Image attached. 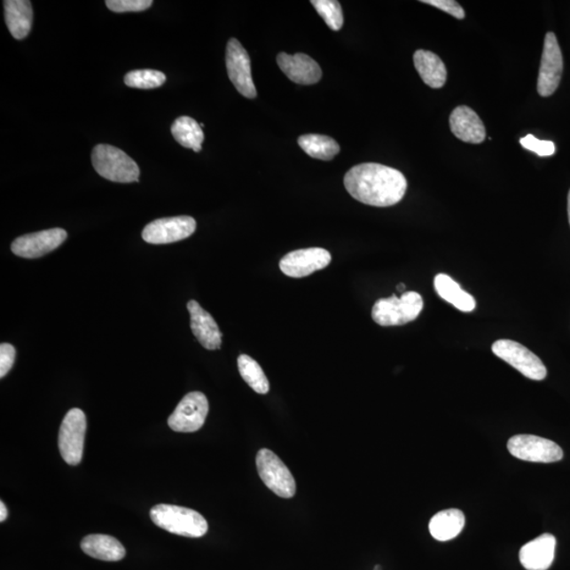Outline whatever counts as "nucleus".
<instances>
[{
  "label": "nucleus",
  "mask_w": 570,
  "mask_h": 570,
  "mask_svg": "<svg viewBox=\"0 0 570 570\" xmlns=\"http://www.w3.org/2000/svg\"><path fill=\"white\" fill-rule=\"evenodd\" d=\"M277 63L282 72L296 84L314 85L323 76V71L316 60L304 53L289 55L281 52L277 57Z\"/></svg>",
  "instance_id": "nucleus-15"
},
{
  "label": "nucleus",
  "mask_w": 570,
  "mask_h": 570,
  "mask_svg": "<svg viewBox=\"0 0 570 570\" xmlns=\"http://www.w3.org/2000/svg\"><path fill=\"white\" fill-rule=\"evenodd\" d=\"M563 74V57L555 33L548 32L545 36L543 55L538 80V92L541 97L552 96L560 85Z\"/></svg>",
  "instance_id": "nucleus-11"
},
{
  "label": "nucleus",
  "mask_w": 570,
  "mask_h": 570,
  "mask_svg": "<svg viewBox=\"0 0 570 570\" xmlns=\"http://www.w3.org/2000/svg\"><path fill=\"white\" fill-rule=\"evenodd\" d=\"M343 182L355 200L376 207L395 206L405 197L408 186L400 170L378 163L354 166Z\"/></svg>",
  "instance_id": "nucleus-1"
},
{
  "label": "nucleus",
  "mask_w": 570,
  "mask_h": 570,
  "mask_svg": "<svg viewBox=\"0 0 570 570\" xmlns=\"http://www.w3.org/2000/svg\"><path fill=\"white\" fill-rule=\"evenodd\" d=\"M331 260V254L324 248L311 247L285 254L279 267L282 273L292 278H303L328 267Z\"/></svg>",
  "instance_id": "nucleus-13"
},
{
  "label": "nucleus",
  "mask_w": 570,
  "mask_h": 570,
  "mask_svg": "<svg viewBox=\"0 0 570 570\" xmlns=\"http://www.w3.org/2000/svg\"><path fill=\"white\" fill-rule=\"evenodd\" d=\"M299 146L309 157L330 160L340 152V144L334 138L321 135H304L298 138Z\"/></svg>",
  "instance_id": "nucleus-25"
},
{
  "label": "nucleus",
  "mask_w": 570,
  "mask_h": 570,
  "mask_svg": "<svg viewBox=\"0 0 570 570\" xmlns=\"http://www.w3.org/2000/svg\"><path fill=\"white\" fill-rule=\"evenodd\" d=\"M256 464L259 477L275 495L284 499H291L296 495L295 479L276 453L269 449L260 450Z\"/></svg>",
  "instance_id": "nucleus-5"
},
{
  "label": "nucleus",
  "mask_w": 570,
  "mask_h": 570,
  "mask_svg": "<svg viewBox=\"0 0 570 570\" xmlns=\"http://www.w3.org/2000/svg\"><path fill=\"white\" fill-rule=\"evenodd\" d=\"M209 410L208 401L201 392L188 393L168 418V426L176 433H196L203 427Z\"/></svg>",
  "instance_id": "nucleus-9"
},
{
  "label": "nucleus",
  "mask_w": 570,
  "mask_h": 570,
  "mask_svg": "<svg viewBox=\"0 0 570 570\" xmlns=\"http://www.w3.org/2000/svg\"><path fill=\"white\" fill-rule=\"evenodd\" d=\"M197 229L196 220L188 215L153 221L143 230V239L151 245H168L191 237Z\"/></svg>",
  "instance_id": "nucleus-12"
},
{
  "label": "nucleus",
  "mask_w": 570,
  "mask_h": 570,
  "mask_svg": "<svg viewBox=\"0 0 570 570\" xmlns=\"http://www.w3.org/2000/svg\"><path fill=\"white\" fill-rule=\"evenodd\" d=\"M422 3L444 11V12L452 15L453 18L457 20H464L465 16H466L461 4L455 2V0H423Z\"/></svg>",
  "instance_id": "nucleus-31"
},
{
  "label": "nucleus",
  "mask_w": 570,
  "mask_h": 570,
  "mask_svg": "<svg viewBox=\"0 0 570 570\" xmlns=\"http://www.w3.org/2000/svg\"><path fill=\"white\" fill-rule=\"evenodd\" d=\"M397 290H398V291H400V292H402H402H403V293H405L406 285H405L401 284L400 285H398V286H397Z\"/></svg>",
  "instance_id": "nucleus-35"
},
{
  "label": "nucleus",
  "mask_w": 570,
  "mask_h": 570,
  "mask_svg": "<svg viewBox=\"0 0 570 570\" xmlns=\"http://www.w3.org/2000/svg\"><path fill=\"white\" fill-rule=\"evenodd\" d=\"M81 547L86 555L98 560L115 562L124 558L125 548L118 540L107 535H90L82 539Z\"/></svg>",
  "instance_id": "nucleus-21"
},
{
  "label": "nucleus",
  "mask_w": 570,
  "mask_h": 570,
  "mask_svg": "<svg viewBox=\"0 0 570 570\" xmlns=\"http://www.w3.org/2000/svg\"><path fill=\"white\" fill-rule=\"evenodd\" d=\"M423 308V297L418 293L405 292L401 298L393 295L376 301L372 318L381 326L402 325L417 319Z\"/></svg>",
  "instance_id": "nucleus-4"
},
{
  "label": "nucleus",
  "mask_w": 570,
  "mask_h": 570,
  "mask_svg": "<svg viewBox=\"0 0 570 570\" xmlns=\"http://www.w3.org/2000/svg\"><path fill=\"white\" fill-rule=\"evenodd\" d=\"M125 84L137 90H154L166 82L163 72L157 70H134L125 75Z\"/></svg>",
  "instance_id": "nucleus-27"
},
{
  "label": "nucleus",
  "mask_w": 570,
  "mask_h": 570,
  "mask_svg": "<svg viewBox=\"0 0 570 570\" xmlns=\"http://www.w3.org/2000/svg\"><path fill=\"white\" fill-rule=\"evenodd\" d=\"M15 361V347L9 343L0 346V378L4 379L13 367Z\"/></svg>",
  "instance_id": "nucleus-32"
},
{
  "label": "nucleus",
  "mask_w": 570,
  "mask_h": 570,
  "mask_svg": "<svg viewBox=\"0 0 570 570\" xmlns=\"http://www.w3.org/2000/svg\"><path fill=\"white\" fill-rule=\"evenodd\" d=\"M238 368L246 383L258 394H267L269 391V383L267 376L259 363L251 356L242 354L238 358Z\"/></svg>",
  "instance_id": "nucleus-26"
},
{
  "label": "nucleus",
  "mask_w": 570,
  "mask_h": 570,
  "mask_svg": "<svg viewBox=\"0 0 570 570\" xmlns=\"http://www.w3.org/2000/svg\"><path fill=\"white\" fill-rule=\"evenodd\" d=\"M152 0H107L109 10L115 13L141 12L152 7Z\"/></svg>",
  "instance_id": "nucleus-29"
},
{
  "label": "nucleus",
  "mask_w": 570,
  "mask_h": 570,
  "mask_svg": "<svg viewBox=\"0 0 570 570\" xmlns=\"http://www.w3.org/2000/svg\"><path fill=\"white\" fill-rule=\"evenodd\" d=\"M519 143L525 149L538 154L539 157H550L556 152L555 143L539 140L534 135L522 137Z\"/></svg>",
  "instance_id": "nucleus-30"
},
{
  "label": "nucleus",
  "mask_w": 570,
  "mask_h": 570,
  "mask_svg": "<svg viewBox=\"0 0 570 570\" xmlns=\"http://www.w3.org/2000/svg\"><path fill=\"white\" fill-rule=\"evenodd\" d=\"M465 514L458 509H447L437 512L431 519L429 530L437 541L445 542L457 538L465 527Z\"/></svg>",
  "instance_id": "nucleus-22"
},
{
  "label": "nucleus",
  "mask_w": 570,
  "mask_h": 570,
  "mask_svg": "<svg viewBox=\"0 0 570 570\" xmlns=\"http://www.w3.org/2000/svg\"><path fill=\"white\" fill-rule=\"evenodd\" d=\"M414 66L426 85L433 90L444 87L447 81V69L439 55L427 50H418L413 57Z\"/></svg>",
  "instance_id": "nucleus-20"
},
{
  "label": "nucleus",
  "mask_w": 570,
  "mask_h": 570,
  "mask_svg": "<svg viewBox=\"0 0 570 570\" xmlns=\"http://www.w3.org/2000/svg\"><path fill=\"white\" fill-rule=\"evenodd\" d=\"M4 19L15 40H24L31 32L33 21L32 4L27 0H5Z\"/></svg>",
  "instance_id": "nucleus-19"
},
{
  "label": "nucleus",
  "mask_w": 570,
  "mask_h": 570,
  "mask_svg": "<svg viewBox=\"0 0 570 570\" xmlns=\"http://www.w3.org/2000/svg\"><path fill=\"white\" fill-rule=\"evenodd\" d=\"M91 160L97 173L109 181L131 183L140 178L137 164L120 148L99 144L94 147Z\"/></svg>",
  "instance_id": "nucleus-3"
},
{
  "label": "nucleus",
  "mask_w": 570,
  "mask_h": 570,
  "mask_svg": "<svg viewBox=\"0 0 570 570\" xmlns=\"http://www.w3.org/2000/svg\"><path fill=\"white\" fill-rule=\"evenodd\" d=\"M567 210H568V219H569V224H570V191L568 193Z\"/></svg>",
  "instance_id": "nucleus-34"
},
{
  "label": "nucleus",
  "mask_w": 570,
  "mask_h": 570,
  "mask_svg": "<svg viewBox=\"0 0 570 570\" xmlns=\"http://www.w3.org/2000/svg\"><path fill=\"white\" fill-rule=\"evenodd\" d=\"M508 451L522 461L555 463L563 458V450L555 441L535 435L521 434L508 441Z\"/></svg>",
  "instance_id": "nucleus-8"
},
{
  "label": "nucleus",
  "mask_w": 570,
  "mask_h": 570,
  "mask_svg": "<svg viewBox=\"0 0 570 570\" xmlns=\"http://www.w3.org/2000/svg\"><path fill=\"white\" fill-rule=\"evenodd\" d=\"M226 68L232 85L243 97L247 98L257 97L256 87L252 77L250 55L236 38H230L226 47Z\"/></svg>",
  "instance_id": "nucleus-10"
},
{
  "label": "nucleus",
  "mask_w": 570,
  "mask_h": 570,
  "mask_svg": "<svg viewBox=\"0 0 570 570\" xmlns=\"http://www.w3.org/2000/svg\"><path fill=\"white\" fill-rule=\"evenodd\" d=\"M557 540L544 534L525 544L519 550V562L527 570H547L555 560Z\"/></svg>",
  "instance_id": "nucleus-17"
},
{
  "label": "nucleus",
  "mask_w": 570,
  "mask_h": 570,
  "mask_svg": "<svg viewBox=\"0 0 570 570\" xmlns=\"http://www.w3.org/2000/svg\"><path fill=\"white\" fill-rule=\"evenodd\" d=\"M374 570H381V568H380V566H375V568H374Z\"/></svg>",
  "instance_id": "nucleus-36"
},
{
  "label": "nucleus",
  "mask_w": 570,
  "mask_h": 570,
  "mask_svg": "<svg viewBox=\"0 0 570 570\" xmlns=\"http://www.w3.org/2000/svg\"><path fill=\"white\" fill-rule=\"evenodd\" d=\"M434 287L441 298L451 303L459 311L472 312L475 306H477L474 297L462 290V287L450 276L446 274L436 275Z\"/></svg>",
  "instance_id": "nucleus-23"
},
{
  "label": "nucleus",
  "mask_w": 570,
  "mask_h": 570,
  "mask_svg": "<svg viewBox=\"0 0 570 570\" xmlns=\"http://www.w3.org/2000/svg\"><path fill=\"white\" fill-rule=\"evenodd\" d=\"M191 314V328L193 335L207 350H218L223 345V333L212 315L195 301L187 303Z\"/></svg>",
  "instance_id": "nucleus-16"
},
{
  "label": "nucleus",
  "mask_w": 570,
  "mask_h": 570,
  "mask_svg": "<svg viewBox=\"0 0 570 570\" xmlns=\"http://www.w3.org/2000/svg\"><path fill=\"white\" fill-rule=\"evenodd\" d=\"M66 239H67V231L63 229L42 230L18 238L11 246V250L16 256L27 259L40 258L62 246Z\"/></svg>",
  "instance_id": "nucleus-14"
},
{
  "label": "nucleus",
  "mask_w": 570,
  "mask_h": 570,
  "mask_svg": "<svg viewBox=\"0 0 570 570\" xmlns=\"http://www.w3.org/2000/svg\"><path fill=\"white\" fill-rule=\"evenodd\" d=\"M8 517L7 507H5L4 502L0 503V522H4Z\"/></svg>",
  "instance_id": "nucleus-33"
},
{
  "label": "nucleus",
  "mask_w": 570,
  "mask_h": 570,
  "mask_svg": "<svg viewBox=\"0 0 570 570\" xmlns=\"http://www.w3.org/2000/svg\"><path fill=\"white\" fill-rule=\"evenodd\" d=\"M311 4L331 30L340 31L343 26V13L336 0H313Z\"/></svg>",
  "instance_id": "nucleus-28"
},
{
  "label": "nucleus",
  "mask_w": 570,
  "mask_h": 570,
  "mask_svg": "<svg viewBox=\"0 0 570 570\" xmlns=\"http://www.w3.org/2000/svg\"><path fill=\"white\" fill-rule=\"evenodd\" d=\"M495 355L509 363L525 378L543 380L547 375L545 364L535 353L517 341L509 340H496L492 345Z\"/></svg>",
  "instance_id": "nucleus-7"
},
{
  "label": "nucleus",
  "mask_w": 570,
  "mask_h": 570,
  "mask_svg": "<svg viewBox=\"0 0 570 570\" xmlns=\"http://www.w3.org/2000/svg\"><path fill=\"white\" fill-rule=\"evenodd\" d=\"M452 134L459 140L472 144L485 141L486 129L477 113L468 106H458L450 115Z\"/></svg>",
  "instance_id": "nucleus-18"
},
{
  "label": "nucleus",
  "mask_w": 570,
  "mask_h": 570,
  "mask_svg": "<svg viewBox=\"0 0 570 570\" xmlns=\"http://www.w3.org/2000/svg\"><path fill=\"white\" fill-rule=\"evenodd\" d=\"M151 519L158 527L186 538H201L208 530L206 518L191 508L159 504L152 508Z\"/></svg>",
  "instance_id": "nucleus-2"
},
{
  "label": "nucleus",
  "mask_w": 570,
  "mask_h": 570,
  "mask_svg": "<svg viewBox=\"0 0 570 570\" xmlns=\"http://www.w3.org/2000/svg\"><path fill=\"white\" fill-rule=\"evenodd\" d=\"M171 134L183 147L192 149L195 152H201L204 134L196 120L190 116H180L171 126Z\"/></svg>",
  "instance_id": "nucleus-24"
},
{
  "label": "nucleus",
  "mask_w": 570,
  "mask_h": 570,
  "mask_svg": "<svg viewBox=\"0 0 570 570\" xmlns=\"http://www.w3.org/2000/svg\"><path fill=\"white\" fill-rule=\"evenodd\" d=\"M87 419L81 409H71L66 414L59 433L60 456L68 465H79L84 452Z\"/></svg>",
  "instance_id": "nucleus-6"
}]
</instances>
